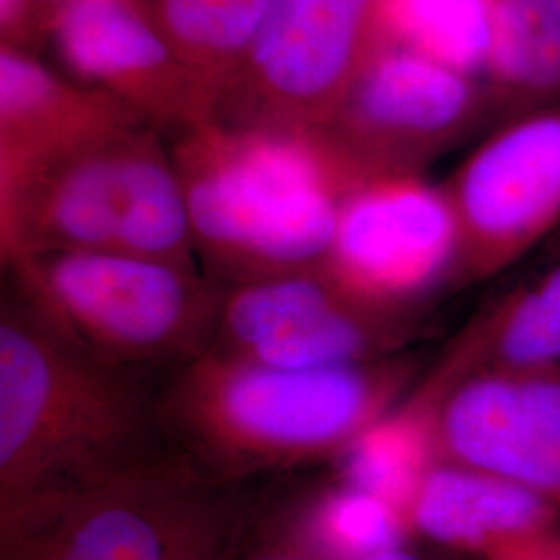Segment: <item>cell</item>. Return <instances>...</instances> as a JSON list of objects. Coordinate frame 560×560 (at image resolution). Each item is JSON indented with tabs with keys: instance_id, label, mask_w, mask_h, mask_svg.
Instances as JSON below:
<instances>
[{
	"instance_id": "cell-13",
	"label": "cell",
	"mask_w": 560,
	"mask_h": 560,
	"mask_svg": "<svg viewBox=\"0 0 560 560\" xmlns=\"http://www.w3.org/2000/svg\"><path fill=\"white\" fill-rule=\"evenodd\" d=\"M133 125L145 122L108 92L60 78L36 55L0 46V180Z\"/></svg>"
},
{
	"instance_id": "cell-17",
	"label": "cell",
	"mask_w": 560,
	"mask_h": 560,
	"mask_svg": "<svg viewBox=\"0 0 560 560\" xmlns=\"http://www.w3.org/2000/svg\"><path fill=\"white\" fill-rule=\"evenodd\" d=\"M488 83L499 125L560 102V0H497Z\"/></svg>"
},
{
	"instance_id": "cell-12",
	"label": "cell",
	"mask_w": 560,
	"mask_h": 560,
	"mask_svg": "<svg viewBox=\"0 0 560 560\" xmlns=\"http://www.w3.org/2000/svg\"><path fill=\"white\" fill-rule=\"evenodd\" d=\"M432 402L441 460L501 476L560 511V365L471 374Z\"/></svg>"
},
{
	"instance_id": "cell-20",
	"label": "cell",
	"mask_w": 560,
	"mask_h": 560,
	"mask_svg": "<svg viewBox=\"0 0 560 560\" xmlns=\"http://www.w3.org/2000/svg\"><path fill=\"white\" fill-rule=\"evenodd\" d=\"M272 0H143L185 59L224 96ZM222 102V101H221Z\"/></svg>"
},
{
	"instance_id": "cell-23",
	"label": "cell",
	"mask_w": 560,
	"mask_h": 560,
	"mask_svg": "<svg viewBox=\"0 0 560 560\" xmlns=\"http://www.w3.org/2000/svg\"><path fill=\"white\" fill-rule=\"evenodd\" d=\"M483 560H560V525L513 541Z\"/></svg>"
},
{
	"instance_id": "cell-25",
	"label": "cell",
	"mask_w": 560,
	"mask_h": 560,
	"mask_svg": "<svg viewBox=\"0 0 560 560\" xmlns=\"http://www.w3.org/2000/svg\"><path fill=\"white\" fill-rule=\"evenodd\" d=\"M48 2V7L55 11V15H57V11L60 9V4L65 2V0H46Z\"/></svg>"
},
{
	"instance_id": "cell-16",
	"label": "cell",
	"mask_w": 560,
	"mask_h": 560,
	"mask_svg": "<svg viewBox=\"0 0 560 560\" xmlns=\"http://www.w3.org/2000/svg\"><path fill=\"white\" fill-rule=\"evenodd\" d=\"M436 405L409 393L372 421L330 463L332 480L390 502L409 520V509L430 469L441 460Z\"/></svg>"
},
{
	"instance_id": "cell-10",
	"label": "cell",
	"mask_w": 560,
	"mask_h": 560,
	"mask_svg": "<svg viewBox=\"0 0 560 560\" xmlns=\"http://www.w3.org/2000/svg\"><path fill=\"white\" fill-rule=\"evenodd\" d=\"M442 187L459 222L455 289L525 258L560 231V102L494 127Z\"/></svg>"
},
{
	"instance_id": "cell-22",
	"label": "cell",
	"mask_w": 560,
	"mask_h": 560,
	"mask_svg": "<svg viewBox=\"0 0 560 560\" xmlns=\"http://www.w3.org/2000/svg\"><path fill=\"white\" fill-rule=\"evenodd\" d=\"M55 11L46 0H0V46L36 55L50 44Z\"/></svg>"
},
{
	"instance_id": "cell-5",
	"label": "cell",
	"mask_w": 560,
	"mask_h": 560,
	"mask_svg": "<svg viewBox=\"0 0 560 560\" xmlns=\"http://www.w3.org/2000/svg\"><path fill=\"white\" fill-rule=\"evenodd\" d=\"M2 264L122 252L198 268L171 148L148 125L83 141L0 180Z\"/></svg>"
},
{
	"instance_id": "cell-8",
	"label": "cell",
	"mask_w": 560,
	"mask_h": 560,
	"mask_svg": "<svg viewBox=\"0 0 560 560\" xmlns=\"http://www.w3.org/2000/svg\"><path fill=\"white\" fill-rule=\"evenodd\" d=\"M378 11L381 0H272L219 120L320 127L374 52Z\"/></svg>"
},
{
	"instance_id": "cell-21",
	"label": "cell",
	"mask_w": 560,
	"mask_h": 560,
	"mask_svg": "<svg viewBox=\"0 0 560 560\" xmlns=\"http://www.w3.org/2000/svg\"><path fill=\"white\" fill-rule=\"evenodd\" d=\"M240 560H324L303 538L289 506L266 511Z\"/></svg>"
},
{
	"instance_id": "cell-4",
	"label": "cell",
	"mask_w": 560,
	"mask_h": 560,
	"mask_svg": "<svg viewBox=\"0 0 560 560\" xmlns=\"http://www.w3.org/2000/svg\"><path fill=\"white\" fill-rule=\"evenodd\" d=\"M264 513L166 451L0 509V560H240Z\"/></svg>"
},
{
	"instance_id": "cell-24",
	"label": "cell",
	"mask_w": 560,
	"mask_h": 560,
	"mask_svg": "<svg viewBox=\"0 0 560 560\" xmlns=\"http://www.w3.org/2000/svg\"><path fill=\"white\" fill-rule=\"evenodd\" d=\"M467 557H460L455 552H448L444 548H439L434 544L411 538V540L397 544L393 548H386L378 555H374L368 560H465Z\"/></svg>"
},
{
	"instance_id": "cell-19",
	"label": "cell",
	"mask_w": 560,
	"mask_h": 560,
	"mask_svg": "<svg viewBox=\"0 0 560 560\" xmlns=\"http://www.w3.org/2000/svg\"><path fill=\"white\" fill-rule=\"evenodd\" d=\"M289 509L303 538L324 560H368L416 538L397 506L337 480Z\"/></svg>"
},
{
	"instance_id": "cell-9",
	"label": "cell",
	"mask_w": 560,
	"mask_h": 560,
	"mask_svg": "<svg viewBox=\"0 0 560 560\" xmlns=\"http://www.w3.org/2000/svg\"><path fill=\"white\" fill-rule=\"evenodd\" d=\"M459 222L423 175H370L342 201L324 270L372 307L418 314L457 280Z\"/></svg>"
},
{
	"instance_id": "cell-2",
	"label": "cell",
	"mask_w": 560,
	"mask_h": 560,
	"mask_svg": "<svg viewBox=\"0 0 560 560\" xmlns=\"http://www.w3.org/2000/svg\"><path fill=\"white\" fill-rule=\"evenodd\" d=\"M166 451L159 384L85 351L7 282L0 303V509Z\"/></svg>"
},
{
	"instance_id": "cell-1",
	"label": "cell",
	"mask_w": 560,
	"mask_h": 560,
	"mask_svg": "<svg viewBox=\"0 0 560 560\" xmlns=\"http://www.w3.org/2000/svg\"><path fill=\"white\" fill-rule=\"evenodd\" d=\"M416 376L407 355L291 370L210 349L159 384L162 432L208 478L245 486L264 474L330 465L413 390Z\"/></svg>"
},
{
	"instance_id": "cell-7",
	"label": "cell",
	"mask_w": 560,
	"mask_h": 560,
	"mask_svg": "<svg viewBox=\"0 0 560 560\" xmlns=\"http://www.w3.org/2000/svg\"><path fill=\"white\" fill-rule=\"evenodd\" d=\"M499 127L486 81L397 46H376L322 133L365 175H423L436 159Z\"/></svg>"
},
{
	"instance_id": "cell-14",
	"label": "cell",
	"mask_w": 560,
	"mask_h": 560,
	"mask_svg": "<svg viewBox=\"0 0 560 560\" xmlns=\"http://www.w3.org/2000/svg\"><path fill=\"white\" fill-rule=\"evenodd\" d=\"M418 540L483 560L513 541L559 527L560 511L501 476L439 460L409 509Z\"/></svg>"
},
{
	"instance_id": "cell-18",
	"label": "cell",
	"mask_w": 560,
	"mask_h": 560,
	"mask_svg": "<svg viewBox=\"0 0 560 560\" xmlns=\"http://www.w3.org/2000/svg\"><path fill=\"white\" fill-rule=\"evenodd\" d=\"M497 0H381L376 46H397L483 80Z\"/></svg>"
},
{
	"instance_id": "cell-11",
	"label": "cell",
	"mask_w": 560,
	"mask_h": 560,
	"mask_svg": "<svg viewBox=\"0 0 560 560\" xmlns=\"http://www.w3.org/2000/svg\"><path fill=\"white\" fill-rule=\"evenodd\" d=\"M50 44L81 83L115 96L162 138L219 119L221 90L180 55L143 0H65Z\"/></svg>"
},
{
	"instance_id": "cell-3",
	"label": "cell",
	"mask_w": 560,
	"mask_h": 560,
	"mask_svg": "<svg viewBox=\"0 0 560 560\" xmlns=\"http://www.w3.org/2000/svg\"><path fill=\"white\" fill-rule=\"evenodd\" d=\"M168 148L196 256L221 284L324 268L342 201L370 177L318 127L214 119Z\"/></svg>"
},
{
	"instance_id": "cell-6",
	"label": "cell",
	"mask_w": 560,
	"mask_h": 560,
	"mask_svg": "<svg viewBox=\"0 0 560 560\" xmlns=\"http://www.w3.org/2000/svg\"><path fill=\"white\" fill-rule=\"evenodd\" d=\"M4 268L60 332L108 363L173 370L212 347L222 284L198 268L122 252H55Z\"/></svg>"
},
{
	"instance_id": "cell-15",
	"label": "cell",
	"mask_w": 560,
	"mask_h": 560,
	"mask_svg": "<svg viewBox=\"0 0 560 560\" xmlns=\"http://www.w3.org/2000/svg\"><path fill=\"white\" fill-rule=\"evenodd\" d=\"M560 365V256L490 301L448 345L439 365L413 386L434 400L480 372Z\"/></svg>"
}]
</instances>
